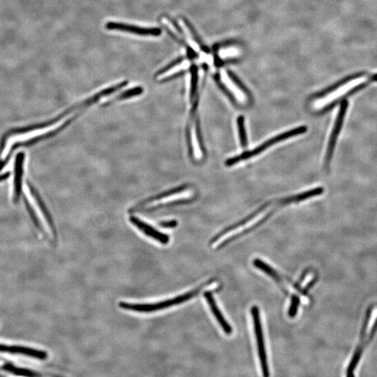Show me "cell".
Instances as JSON below:
<instances>
[{
  "label": "cell",
  "mask_w": 377,
  "mask_h": 377,
  "mask_svg": "<svg viewBox=\"0 0 377 377\" xmlns=\"http://www.w3.org/2000/svg\"><path fill=\"white\" fill-rule=\"evenodd\" d=\"M201 289L202 287H199L196 289L191 290V291L183 294V295H178L174 298L160 301V302H153V303H130V302H121L119 303V307L121 309H124V310L131 311V312H156L189 300L192 297L196 296Z\"/></svg>",
  "instance_id": "cell-1"
},
{
  "label": "cell",
  "mask_w": 377,
  "mask_h": 377,
  "mask_svg": "<svg viewBox=\"0 0 377 377\" xmlns=\"http://www.w3.org/2000/svg\"><path fill=\"white\" fill-rule=\"evenodd\" d=\"M191 196V193L189 191H185V187H180L179 188H174L142 201L141 203L135 206L132 211L154 210V209L159 208L162 205L176 202L177 203L179 200L186 199Z\"/></svg>",
  "instance_id": "cell-2"
},
{
  "label": "cell",
  "mask_w": 377,
  "mask_h": 377,
  "mask_svg": "<svg viewBox=\"0 0 377 377\" xmlns=\"http://www.w3.org/2000/svg\"><path fill=\"white\" fill-rule=\"evenodd\" d=\"M306 131H307V127H300L278 135V136H275L274 138H271L269 141L265 142L264 144L261 145L260 146L257 147V148L254 149L253 150L242 154L239 156L229 159V160L226 161V164L230 167V166L234 165L235 164L238 163V162H241V161L246 160L247 159L251 158V157L257 156V155H259V154L264 152V150H266L269 147L272 146V145L276 144V143H279L280 141H284L287 138L293 137V136H297V135L304 134V133L306 132Z\"/></svg>",
  "instance_id": "cell-3"
},
{
  "label": "cell",
  "mask_w": 377,
  "mask_h": 377,
  "mask_svg": "<svg viewBox=\"0 0 377 377\" xmlns=\"http://www.w3.org/2000/svg\"><path fill=\"white\" fill-rule=\"evenodd\" d=\"M252 320H253L254 331L257 338L258 354L260 360L261 369L264 377L269 376V364H268L267 355L265 343H264V333H263L262 325L261 322L260 312L257 306H253L251 309Z\"/></svg>",
  "instance_id": "cell-4"
},
{
  "label": "cell",
  "mask_w": 377,
  "mask_h": 377,
  "mask_svg": "<svg viewBox=\"0 0 377 377\" xmlns=\"http://www.w3.org/2000/svg\"><path fill=\"white\" fill-rule=\"evenodd\" d=\"M105 28L108 30L120 31L142 36H158L162 34V30L158 27H142L122 22H107Z\"/></svg>",
  "instance_id": "cell-5"
},
{
  "label": "cell",
  "mask_w": 377,
  "mask_h": 377,
  "mask_svg": "<svg viewBox=\"0 0 377 377\" xmlns=\"http://www.w3.org/2000/svg\"><path fill=\"white\" fill-rule=\"evenodd\" d=\"M220 81L228 94L233 99H236L241 103H246L248 101V96L245 90L224 69L221 71Z\"/></svg>",
  "instance_id": "cell-6"
},
{
  "label": "cell",
  "mask_w": 377,
  "mask_h": 377,
  "mask_svg": "<svg viewBox=\"0 0 377 377\" xmlns=\"http://www.w3.org/2000/svg\"><path fill=\"white\" fill-rule=\"evenodd\" d=\"M67 118H68V116L64 112L63 113L60 114L58 117H55L53 120L47 121V122L33 124V125L27 126V127H25L17 128V129H13L11 130L7 131L3 136L1 140V143H0V155H1L3 150H4L6 141H7L8 138L10 137V136H13V135L25 134V133L30 132V131L36 130V129H44V128L51 127L53 124H57L58 122H61V121Z\"/></svg>",
  "instance_id": "cell-7"
},
{
  "label": "cell",
  "mask_w": 377,
  "mask_h": 377,
  "mask_svg": "<svg viewBox=\"0 0 377 377\" xmlns=\"http://www.w3.org/2000/svg\"><path fill=\"white\" fill-rule=\"evenodd\" d=\"M129 219L131 224L134 225L136 229L139 230L142 233H143L145 236L148 237V238L155 240V241L158 242L162 245H167L170 241V238L168 235L161 233L151 225L142 221L139 218L135 217V216H130Z\"/></svg>",
  "instance_id": "cell-8"
},
{
  "label": "cell",
  "mask_w": 377,
  "mask_h": 377,
  "mask_svg": "<svg viewBox=\"0 0 377 377\" xmlns=\"http://www.w3.org/2000/svg\"><path fill=\"white\" fill-rule=\"evenodd\" d=\"M347 106H348V102L346 101V100H344L342 102L341 105H340V111H339L338 115H337L335 126H334L333 131H332L331 136H330L328 150H327L326 164L329 163L332 155H333L334 148H335V144H336L337 136L340 134L342 124H343Z\"/></svg>",
  "instance_id": "cell-9"
},
{
  "label": "cell",
  "mask_w": 377,
  "mask_h": 377,
  "mask_svg": "<svg viewBox=\"0 0 377 377\" xmlns=\"http://www.w3.org/2000/svg\"><path fill=\"white\" fill-rule=\"evenodd\" d=\"M204 296L205 297V300H206L212 314H213L214 317L217 319V322L220 325L221 328L224 330V333L226 335H231L233 332L232 328H231V325L226 321V319H225L220 309L218 307L217 302L214 300L213 295H212L211 292L206 291L204 293Z\"/></svg>",
  "instance_id": "cell-10"
},
{
  "label": "cell",
  "mask_w": 377,
  "mask_h": 377,
  "mask_svg": "<svg viewBox=\"0 0 377 377\" xmlns=\"http://www.w3.org/2000/svg\"><path fill=\"white\" fill-rule=\"evenodd\" d=\"M24 160H25V154L23 153H18L15 159L14 189H13V202L15 203H18L21 195Z\"/></svg>",
  "instance_id": "cell-11"
},
{
  "label": "cell",
  "mask_w": 377,
  "mask_h": 377,
  "mask_svg": "<svg viewBox=\"0 0 377 377\" xmlns=\"http://www.w3.org/2000/svg\"><path fill=\"white\" fill-rule=\"evenodd\" d=\"M28 185L29 190H30L31 193H32V195L33 197H34V200H36L38 207H39L41 212H42L43 215H44L45 219H46L48 225H49L50 228H51V231H53V234L56 236V230H55L54 223H53V219H52L51 214L48 212L46 205H45L44 201L41 199L40 196H39V193L36 191L35 188H33L32 185H30L29 183H28Z\"/></svg>",
  "instance_id": "cell-12"
},
{
  "label": "cell",
  "mask_w": 377,
  "mask_h": 377,
  "mask_svg": "<svg viewBox=\"0 0 377 377\" xmlns=\"http://www.w3.org/2000/svg\"><path fill=\"white\" fill-rule=\"evenodd\" d=\"M15 354H21L39 360H46L48 358V354L44 351L36 350L21 346H15Z\"/></svg>",
  "instance_id": "cell-13"
},
{
  "label": "cell",
  "mask_w": 377,
  "mask_h": 377,
  "mask_svg": "<svg viewBox=\"0 0 377 377\" xmlns=\"http://www.w3.org/2000/svg\"><path fill=\"white\" fill-rule=\"evenodd\" d=\"M241 54V49L236 46H224L219 48L217 51L218 57L222 60L237 58Z\"/></svg>",
  "instance_id": "cell-14"
},
{
  "label": "cell",
  "mask_w": 377,
  "mask_h": 377,
  "mask_svg": "<svg viewBox=\"0 0 377 377\" xmlns=\"http://www.w3.org/2000/svg\"><path fill=\"white\" fill-rule=\"evenodd\" d=\"M198 126L197 122L193 124L191 129V143L192 145L193 155L196 159H200L202 157V150L200 145V136L198 132Z\"/></svg>",
  "instance_id": "cell-15"
},
{
  "label": "cell",
  "mask_w": 377,
  "mask_h": 377,
  "mask_svg": "<svg viewBox=\"0 0 377 377\" xmlns=\"http://www.w3.org/2000/svg\"><path fill=\"white\" fill-rule=\"evenodd\" d=\"M183 25L185 28V35L188 37V39H187L188 45L189 46V47L191 48L193 51L196 52V53H197V52H199L200 49H201V48H200L198 39H196V36L193 34V31L191 30L189 25H188L186 20H183Z\"/></svg>",
  "instance_id": "cell-16"
},
{
  "label": "cell",
  "mask_w": 377,
  "mask_h": 377,
  "mask_svg": "<svg viewBox=\"0 0 377 377\" xmlns=\"http://www.w3.org/2000/svg\"><path fill=\"white\" fill-rule=\"evenodd\" d=\"M143 93V88L141 87V86L131 88V89L127 90V91L121 93L120 94L117 95V96L112 98L110 101L106 102L104 105H108L110 103H113V102L123 101V100L129 99V98L134 97V96H139Z\"/></svg>",
  "instance_id": "cell-17"
},
{
  "label": "cell",
  "mask_w": 377,
  "mask_h": 377,
  "mask_svg": "<svg viewBox=\"0 0 377 377\" xmlns=\"http://www.w3.org/2000/svg\"><path fill=\"white\" fill-rule=\"evenodd\" d=\"M254 266L258 269L261 270L263 272L265 273L268 276L276 280L278 283H280L282 282L281 278L277 271H275L272 267H271L269 264L261 261V259H256L253 261Z\"/></svg>",
  "instance_id": "cell-18"
},
{
  "label": "cell",
  "mask_w": 377,
  "mask_h": 377,
  "mask_svg": "<svg viewBox=\"0 0 377 377\" xmlns=\"http://www.w3.org/2000/svg\"><path fill=\"white\" fill-rule=\"evenodd\" d=\"M323 188H316L314 189L309 190L308 191H306L305 193H300V194L295 195V196L289 197L286 199L283 200V202L284 203H291V202H299L302 201L307 198H310V197L318 196V195L321 194L323 193Z\"/></svg>",
  "instance_id": "cell-19"
},
{
  "label": "cell",
  "mask_w": 377,
  "mask_h": 377,
  "mask_svg": "<svg viewBox=\"0 0 377 377\" xmlns=\"http://www.w3.org/2000/svg\"><path fill=\"white\" fill-rule=\"evenodd\" d=\"M3 370H6V371L7 372H10V373L14 374L15 375H18V376H37V374L33 373L31 370L23 369V368H16V367L12 366L11 364L5 365V366L3 367Z\"/></svg>",
  "instance_id": "cell-20"
},
{
  "label": "cell",
  "mask_w": 377,
  "mask_h": 377,
  "mask_svg": "<svg viewBox=\"0 0 377 377\" xmlns=\"http://www.w3.org/2000/svg\"><path fill=\"white\" fill-rule=\"evenodd\" d=\"M238 127L239 131L240 141L243 147H246L247 144L246 130L245 127V120L243 116H240L238 118Z\"/></svg>",
  "instance_id": "cell-21"
},
{
  "label": "cell",
  "mask_w": 377,
  "mask_h": 377,
  "mask_svg": "<svg viewBox=\"0 0 377 377\" xmlns=\"http://www.w3.org/2000/svg\"><path fill=\"white\" fill-rule=\"evenodd\" d=\"M299 302H300V300H299L298 297H297V295H293V296L291 297L290 305L289 309H288V316H289L290 318L295 317V316L296 315L297 309H298Z\"/></svg>",
  "instance_id": "cell-22"
},
{
  "label": "cell",
  "mask_w": 377,
  "mask_h": 377,
  "mask_svg": "<svg viewBox=\"0 0 377 377\" xmlns=\"http://www.w3.org/2000/svg\"><path fill=\"white\" fill-rule=\"evenodd\" d=\"M191 83H190V98L192 99L195 93H196L197 86V74L196 71L193 69L191 72Z\"/></svg>",
  "instance_id": "cell-23"
},
{
  "label": "cell",
  "mask_w": 377,
  "mask_h": 377,
  "mask_svg": "<svg viewBox=\"0 0 377 377\" xmlns=\"http://www.w3.org/2000/svg\"><path fill=\"white\" fill-rule=\"evenodd\" d=\"M25 202L26 203V206H27V210H28L29 214H30V216L31 217H32L33 221H34V223L35 224L36 226H37L39 229H41V225L39 224V221L38 220L37 217H36V215L35 214V212H34V211L33 210L32 207H31V205H29V202L27 201V199H25Z\"/></svg>",
  "instance_id": "cell-24"
},
{
  "label": "cell",
  "mask_w": 377,
  "mask_h": 377,
  "mask_svg": "<svg viewBox=\"0 0 377 377\" xmlns=\"http://www.w3.org/2000/svg\"><path fill=\"white\" fill-rule=\"evenodd\" d=\"M161 226L166 229H174L178 225V221L176 220L162 221L160 223Z\"/></svg>",
  "instance_id": "cell-25"
},
{
  "label": "cell",
  "mask_w": 377,
  "mask_h": 377,
  "mask_svg": "<svg viewBox=\"0 0 377 377\" xmlns=\"http://www.w3.org/2000/svg\"><path fill=\"white\" fill-rule=\"evenodd\" d=\"M0 352H8L13 353V346L9 347V346L0 345Z\"/></svg>",
  "instance_id": "cell-26"
},
{
  "label": "cell",
  "mask_w": 377,
  "mask_h": 377,
  "mask_svg": "<svg viewBox=\"0 0 377 377\" xmlns=\"http://www.w3.org/2000/svg\"><path fill=\"white\" fill-rule=\"evenodd\" d=\"M9 176L10 173H6V174L0 175V182L7 179V178L9 177Z\"/></svg>",
  "instance_id": "cell-27"
}]
</instances>
